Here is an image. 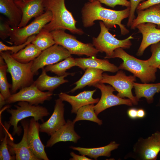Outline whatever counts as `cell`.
Listing matches in <instances>:
<instances>
[{
  "label": "cell",
  "mask_w": 160,
  "mask_h": 160,
  "mask_svg": "<svg viewBox=\"0 0 160 160\" xmlns=\"http://www.w3.org/2000/svg\"><path fill=\"white\" fill-rule=\"evenodd\" d=\"M130 7L121 10L108 9L103 7L98 0L85 3L81 10L82 23L85 28L91 27L95 24V20H100L109 30L116 25H119L121 34L123 35L128 33L129 31L121 21L128 17Z\"/></svg>",
  "instance_id": "cell-1"
},
{
  "label": "cell",
  "mask_w": 160,
  "mask_h": 160,
  "mask_svg": "<svg viewBox=\"0 0 160 160\" xmlns=\"http://www.w3.org/2000/svg\"><path fill=\"white\" fill-rule=\"evenodd\" d=\"M45 10L52 13L50 21L46 24L43 30L51 32L57 30H68L71 33L79 35L84 33L82 29L76 26V21L65 4V0H44Z\"/></svg>",
  "instance_id": "cell-2"
},
{
  "label": "cell",
  "mask_w": 160,
  "mask_h": 160,
  "mask_svg": "<svg viewBox=\"0 0 160 160\" xmlns=\"http://www.w3.org/2000/svg\"><path fill=\"white\" fill-rule=\"evenodd\" d=\"M116 57L123 60L122 63L118 67L119 69L129 71L134 76L139 78L142 82L148 83L156 80L157 68L150 66L145 60L139 59L129 55L121 48L115 49L106 59Z\"/></svg>",
  "instance_id": "cell-3"
},
{
  "label": "cell",
  "mask_w": 160,
  "mask_h": 160,
  "mask_svg": "<svg viewBox=\"0 0 160 160\" xmlns=\"http://www.w3.org/2000/svg\"><path fill=\"white\" fill-rule=\"evenodd\" d=\"M0 55L7 65V71L11 75L12 84L11 92L14 94L18 89L30 86L34 81L32 71L33 61L27 63H20L12 56L9 51L0 52Z\"/></svg>",
  "instance_id": "cell-4"
},
{
  "label": "cell",
  "mask_w": 160,
  "mask_h": 160,
  "mask_svg": "<svg viewBox=\"0 0 160 160\" xmlns=\"http://www.w3.org/2000/svg\"><path fill=\"white\" fill-rule=\"evenodd\" d=\"M14 106L16 109L9 108L7 109V112L11 115L8 122L13 127L12 135L13 136L15 134L20 135L22 129L18 124L21 120L32 117L37 121L40 120L43 122V118L50 115L45 107L39 105H32L25 101L18 102Z\"/></svg>",
  "instance_id": "cell-5"
},
{
  "label": "cell",
  "mask_w": 160,
  "mask_h": 160,
  "mask_svg": "<svg viewBox=\"0 0 160 160\" xmlns=\"http://www.w3.org/2000/svg\"><path fill=\"white\" fill-rule=\"evenodd\" d=\"M51 33L55 44L63 47L71 55L94 57L99 52L93 44L83 43L78 40L74 36L66 33L65 30H57Z\"/></svg>",
  "instance_id": "cell-6"
},
{
  "label": "cell",
  "mask_w": 160,
  "mask_h": 160,
  "mask_svg": "<svg viewBox=\"0 0 160 160\" xmlns=\"http://www.w3.org/2000/svg\"><path fill=\"white\" fill-rule=\"evenodd\" d=\"M100 31L97 37H93L92 44L94 47L101 52L106 54L105 59L110 56L117 48L129 49L132 45L130 40L134 37L132 35L123 40H120L109 31L102 21L99 22Z\"/></svg>",
  "instance_id": "cell-7"
},
{
  "label": "cell",
  "mask_w": 160,
  "mask_h": 160,
  "mask_svg": "<svg viewBox=\"0 0 160 160\" xmlns=\"http://www.w3.org/2000/svg\"><path fill=\"white\" fill-rule=\"evenodd\" d=\"M52 16L51 11L47 10L29 24L21 28L12 27L9 37L10 42L15 45L24 43L30 37L38 33L50 21Z\"/></svg>",
  "instance_id": "cell-8"
},
{
  "label": "cell",
  "mask_w": 160,
  "mask_h": 160,
  "mask_svg": "<svg viewBox=\"0 0 160 160\" xmlns=\"http://www.w3.org/2000/svg\"><path fill=\"white\" fill-rule=\"evenodd\" d=\"M136 80V77L134 75L127 76L123 71L119 70L115 75L103 73L102 78L99 82L109 84L118 92L117 96L122 98L127 97L133 104L137 105L138 101L132 92L134 83Z\"/></svg>",
  "instance_id": "cell-9"
},
{
  "label": "cell",
  "mask_w": 160,
  "mask_h": 160,
  "mask_svg": "<svg viewBox=\"0 0 160 160\" xmlns=\"http://www.w3.org/2000/svg\"><path fill=\"white\" fill-rule=\"evenodd\" d=\"M71 56V54L67 49L61 45L55 44L42 51L33 60L32 71L35 75H37L40 69L55 64Z\"/></svg>",
  "instance_id": "cell-10"
},
{
  "label": "cell",
  "mask_w": 160,
  "mask_h": 160,
  "mask_svg": "<svg viewBox=\"0 0 160 160\" xmlns=\"http://www.w3.org/2000/svg\"><path fill=\"white\" fill-rule=\"evenodd\" d=\"M53 92H43L39 90L33 83L29 86L20 89L17 92L11 94L6 100V103L10 104L24 101L32 105L42 104L45 101L51 100Z\"/></svg>",
  "instance_id": "cell-11"
},
{
  "label": "cell",
  "mask_w": 160,
  "mask_h": 160,
  "mask_svg": "<svg viewBox=\"0 0 160 160\" xmlns=\"http://www.w3.org/2000/svg\"><path fill=\"white\" fill-rule=\"evenodd\" d=\"M100 89L101 95L100 99L94 108L97 115L105 110L111 107L121 105L132 106L133 103L128 99H124L114 95L113 92L116 91L111 85H105L104 83L98 82L92 86Z\"/></svg>",
  "instance_id": "cell-12"
},
{
  "label": "cell",
  "mask_w": 160,
  "mask_h": 160,
  "mask_svg": "<svg viewBox=\"0 0 160 160\" xmlns=\"http://www.w3.org/2000/svg\"><path fill=\"white\" fill-rule=\"evenodd\" d=\"M20 122L23 130L21 141L15 143L12 136L9 133L7 139L8 148L10 154L15 157L16 160H40L30 150L27 143V136L29 125L27 119H24Z\"/></svg>",
  "instance_id": "cell-13"
},
{
  "label": "cell",
  "mask_w": 160,
  "mask_h": 160,
  "mask_svg": "<svg viewBox=\"0 0 160 160\" xmlns=\"http://www.w3.org/2000/svg\"><path fill=\"white\" fill-rule=\"evenodd\" d=\"M40 125L33 118L30 119L27 136L28 145L31 152L40 160H49L45 146L40 138Z\"/></svg>",
  "instance_id": "cell-14"
},
{
  "label": "cell",
  "mask_w": 160,
  "mask_h": 160,
  "mask_svg": "<svg viewBox=\"0 0 160 160\" xmlns=\"http://www.w3.org/2000/svg\"><path fill=\"white\" fill-rule=\"evenodd\" d=\"M44 0H15L22 12V19L18 27L25 26L32 18H36L44 12Z\"/></svg>",
  "instance_id": "cell-15"
},
{
  "label": "cell",
  "mask_w": 160,
  "mask_h": 160,
  "mask_svg": "<svg viewBox=\"0 0 160 160\" xmlns=\"http://www.w3.org/2000/svg\"><path fill=\"white\" fill-rule=\"evenodd\" d=\"M60 98L55 100L53 112L49 119L40 125V132L51 136L66 123L64 117V104Z\"/></svg>",
  "instance_id": "cell-16"
},
{
  "label": "cell",
  "mask_w": 160,
  "mask_h": 160,
  "mask_svg": "<svg viewBox=\"0 0 160 160\" xmlns=\"http://www.w3.org/2000/svg\"><path fill=\"white\" fill-rule=\"evenodd\" d=\"M154 24L146 23L140 24L136 28L142 35V39L136 55L142 56L149 46L160 41V29Z\"/></svg>",
  "instance_id": "cell-17"
},
{
  "label": "cell",
  "mask_w": 160,
  "mask_h": 160,
  "mask_svg": "<svg viewBox=\"0 0 160 160\" xmlns=\"http://www.w3.org/2000/svg\"><path fill=\"white\" fill-rule=\"evenodd\" d=\"M96 89L84 91L76 96L68 95L65 92H61L58 94L59 98L63 101L69 103L72 106L71 113H76L81 107L87 105L97 103L99 98H94L93 95Z\"/></svg>",
  "instance_id": "cell-18"
},
{
  "label": "cell",
  "mask_w": 160,
  "mask_h": 160,
  "mask_svg": "<svg viewBox=\"0 0 160 160\" xmlns=\"http://www.w3.org/2000/svg\"><path fill=\"white\" fill-rule=\"evenodd\" d=\"M74 123L68 119L66 123L59 129L51 136L47 142L46 146L51 147L56 143L68 141L76 143L81 137L74 130Z\"/></svg>",
  "instance_id": "cell-19"
},
{
  "label": "cell",
  "mask_w": 160,
  "mask_h": 160,
  "mask_svg": "<svg viewBox=\"0 0 160 160\" xmlns=\"http://www.w3.org/2000/svg\"><path fill=\"white\" fill-rule=\"evenodd\" d=\"M76 66L84 70L87 68H91L99 69L103 71L112 73L117 72L118 67L113 64L111 63L107 59H100L97 58L95 56L90 57L89 58H75Z\"/></svg>",
  "instance_id": "cell-20"
},
{
  "label": "cell",
  "mask_w": 160,
  "mask_h": 160,
  "mask_svg": "<svg viewBox=\"0 0 160 160\" xmlns=\"http://www.w3.org/2000/svg\"><path fill=\"white\" fill-rule=\"evenodd\" d=\"M46 72L44 68H42L41 74L33 83L42 91L47 90L53 92L60 85L68 82V80L65 79L64 78L70 74L60 76H51L48 75Z\"/></svg>",
  "instance_id": "cell-21"
},
{
  "label": "cell",
  "mask_w": 160,
  "mask_h": 160,
  "mask_svg": "<svg viewBox=\"0 0 160 160\" xmlns=\"http://www.w3.org/2000/svg\"><path fill=\"white\" fill-rule=\"evenodd\" d=\"M137 16L133 21L130 27L132 29H135L139 24L150 23L157 25V28H160V9L157 5L151 6L142 10H137Z\"/></svg>",
  "instance_id": "cell-22"
},
{
  "label": "cell",
  "mask_w": 160,
  "mask_h": 160,
  "mask_svg": "<svg viewBox=\"0 0 160 160\" xmlns=\"http://www.w3.org/2000/svg\"><path fill=\"white\" fill-rule=\"evenodd\" d=\"M0 12L8 18L7 21L12 27H17L22 17V12L15 0H0Z\"/></svg>",
  "instance_id": "cell-23"
},
{
  "label": "cell",
  "mask_w": 160,
  "mask_h": 160,
  "mask_svg": "<svg viewBox=\"0 0 160 160\" xmlns=\"http://www.w3.org/2000/svg\"><path fill=\"white\" fill-rule=\"evenodd\" d=\"M119 146V144L113 141L106 146L98 148H87L73 146L70 147L78 151L81 155L87 156L96 160L100 156H110L111 151L117 149Z\"/></svg>",
  "instance_id": "cell-24"
},
{
  "label": "cell",
  "mask_w": 160,
  "mask_h": 160,
  "mask_svg": "<svg viewBox=\"0 0 160 160\" xmlns=\"http://www.w3.org/2000/svg\"><path fill=\"white\" fill-rule=\"evenodd\" d=\"M103 72V70L99 69L91 68H87L82 77L74 83L76 86L70 92L73 93L87 86H92L95 84L99 82L102 78Z\"/></svg>",
  "instance_id": "cell-25"
},
{
  "label": "cell",
  "mask_w": 160,
  "mask_h": 160,
  "mask_svg": "<svg viewBox=\"0 0 160 160\" xmlns=\"http://www.w3.org/2000/svg\"><path fill=\"white\" fill-rule=\"evenodd\" d=\"M135 97L138 101L141 97L146 98L149 103L153 102V97L157 93L160 92V83L156 84L134 83Z\"/></svg>",
  "instance_id": "cell-26"
},
{
  "label": "cell",
  "mask_w": 160,
  "mask_h": 160,
  "mask_svg": "<svg viewBox=\"0 0 160 160\" xmlns=\"http://www.w3.org/2000/svg\"><path fill=\"white\" fill-rule=\"evenodd\" d=\"M160 152V141L155 132L145 140L142 147L141 155L144 159L155 160Z\"/></svg>",
  "instance_id": "cell-27"
},
{
  "label": "cell",
  "mask_w": 160,
  "mask_h": 160,
  "mask_svg": "<svg viewBox=\"0 0 160 160\" xmlns=\"http://www.w3.org/2000/svg\"><path fill=\"white\" fill-rule=\"evenodd\" d=\"M41 52L37 47L31 43L18 52L11 54L12 57L17 61L27 63L34 60Z\"/></svg>",
  "instance_id": "cell-28"
},
{
  "label": "cell",
  "mask_w": 160,
  "mask_h": 160,
  "mask_svg": "<svg viewBox=\"0 0 160 160\" xmlns=\"http://www.w3.org/2000/svg\"><path fill=\"white\" fill-rule=\"evenodd\" d=\"M74 66H76L75 58L71 56L59 63L47 66L45 69L46 72L50 71L59 76L68 74L72 75L73 73L66 71Z\"/></svg>",
  "instance_id": "cell-29"
},
{
  "label": "cell",
  "mask_w": 160,
  "mask_h": 160,
  "mask_svg": "<svg viewBox=\"0 0 160 160\" xmlns=\"http://www.w3.org/2000/svg\"><path fill=\"white\" fill-rule=\"evenodd\" d=\"M94 104H89L79 108L77 111L76 116L73 122L81 120H87L93 121L100 125L102 124V121L97 117L94 108Z\"/></svg>",
  "instance_id": "cell-30"
},
{
  "label": "cell",
  "mask_w": 160,
  "mask_h": 160,
  "mask_svg": "<svg viewBox=\"0 0 160 160\" xmlns=\"http://www.w3.org/2000/svg\"><path fill=\"white\" fill-rule=\"evenodd\" d=\"M42 51L55 44L51 33L42 29L31 42Z\"/></svg>",
  "instance_id": "cell-31"
},
{
  "label": "cell",
  "mask_w": 160,
  "mask_h": 160,
  "mask_svg": "<svg viewBox=\"0 0 160 160\" xmlns=\"http://www.w3.org/2000/svg\"><path fill=\"white\" fill-rule=\"evenodd\" d=\"M7 66L3 57L0 56V91L6 100L11 95L9 89L12 85L9 83L7 77Z\"/></svg>",
  "instance_id": "cell-32"
},
{
  "label": "cell",
  "mask_w": 160,
  "mask_h": 160,
  "mask_svg": "<svg viewBox=\"0 0 160 160\" xmlns=\"http://www.w3.org/2000/svg\"><path fill=\"white\" fill-rule=\"evenodd\" d=\"M4 129V137L1 140L0 146V160H13L16 159L15 157L10 153L8 147L7 139L9 134V129L11 126L8 122H5Z\"/></svg>",
  "instance_id": "cell-33"
},
{
  "label": "cell",
  "mask_w": 160,
  "mask_h": 160,
  "mask_svg": "<svg viewBox=\"0 0 160 160\" xmlns=\"http://www.w3.org/2000/svg\"><path fill=\"white\" fill-rule=\"evenodd\" d=\"M151 57L145 61L150 66L158 68L160 65V41L151 45Z\"/></svg>",
  "instance_id": "cell-34"
},
{
  "label": "cell",
  "mask_w": 160,
  "mask_h": 160,
  "mask_svg": "<svg viewBox=\"0 0 160 160\" xmlns=\"http://www.w3.org/2000/svg\"><path fill=\"white\" fill-rule=\"evenodd\" d=\"M36 35L30 37L27 41L22 44L12 46H8L0 41V52L4 51H10L11 54L16 53L24 48L27 45L31 43L35 37Z\"/></svg>",
  "instance_id": "cell-35"
},
{
  "label": "cell",
  "mask_w": 160,
  "mask_h": 160,
  "mask_svg": "<svg viewBox=\"0 0 160 160\" xmlns=\"http://www.w3.org/2000/svg\"><path fill=\"white\" fill-rule=\"evenodd\" d=\"M145 0H130V12L127 24L128 27H130L134 19L135 18V12L140 3Z\"/></svg>",
  "instance_id": "cell-36"
},
{
  "label": "cell",
  "mask_w": 160,
  "mask_h": 160,
  "mask_svg": "<svg viewBox=\"0 0 160 160\" xmlns=\"http://www.w3.org/2000/svg\"><path fill=\"white\" fill-rule=\"evenodd\" d=\"M101 3L112 8L117 5H121L127 7H130V3L127 0H98Z\"/></svg>",
  "instance_id": "cell-37"
},
{
  "label": "cell",
  "mask_w": 160,
  "mask_h": 160,
  "mask_svg": "<svg viewBox=\"0 0 160 160\" xmlns=\"http://www.w3.org/2000/svg\"><path fill=\"white\" fill-rule=\"evenodd\" d=\"M12 27L7 21L1 23L0 25V37L2 40H5L9 37L11 34Z\"/></svg>",
  "instance_id": "cell-38"
},
{
  "label": "cell",
  "mask_w": 160,
  "mask_h": 160,
  "mask_svg": "<svg viewBox=\"0 0 160 160\" xmlns=\"http://www.w3.org/2000/svg\"><path fill=\"white\" fill-rule=\"evenodd\" d=\"M159 4H160V0H147L140 3L136 10H144L151 6Z\"/></svg>",
  "instance_id": "cell-39"
},
{
  "label": "cell",
  "mask_w": 160,
  "mask_h": 160,
  "mask_svg": "<svg viewBox=\"0 0 160 160\" xmlns=\"http://www.w3.org/2000/svg\"><path fill=\"white\" fill-rule=\"evenodd\" d=\"M70 155L72 157L70 159V160H91L92 159L88 158L84 155H79L72 152L70 153Z\"/></svg>",
  "instance_id": "cell-40"
},
{
  "label": "cell",
  "mask_w": 160,
  "mask_h": 160,
  "mask_svg": "<svg viewBox=\"0 0 160 160\" xmlns=\"http://www.w3.org/2000/svg\"><path fill=\"white\" fill-rule=\"evenodd\" d=\"M137 110L135 108H131L129 109L127 111V114L132 119H135L137 118Z\"/></svg>",
  "instance_id": "cell-41"
},
{
  "label": "cell",
  "mask_w": 160,
  "mask_h": 160,
  "mask_svg": "<svg viewBox=\"0 0 160 160\" xmlns=\"http://www.w3.org/2000/svg\"><path fill=\"white\" fill-rule=\"evenodd\" d=\"M145 111L142 109H139L137 111V118H142L145 116Z\"/></svg>",
  "instance_id": "cell-42"
},
{
  "label": "cell",
  "mask_w": 160,
  "mask_h": 160,
  "mask_svg": "<svg viewBox=\"0 0 160 160\" xmlns=\"http://www.w3.org/2000/svg\"><path fill=\"white\" fill-rule=\"evenodd\" d=\"M6 103V99L0 93V109H1L3 106Z\"/></svg>",
  "instance_id": "cell-43"
},
{
  "label": "cell",
  "mask_w": 160,
  "mask_h": 160,
  "mask_svg": "<svg viewBox=\"0 0 160 160\" xmlns=\"http://www.w3.org/2000/svg\"><path fill=\"white\" fill-rule=\"evenodd\" d=\"M156 133L158 140L160 141V132H157Z\"/></svg>",
  "instance_id": "cell-44"
},
{
  "label": "cell",
  "mask_w": 160,
  "mask_h": 160,
  "mask_svg": "<svg viewBox=\"0 0 160 160\" xmlns=\"http://www.w3.org/2000/svg\"><path fill=\"white\" fill-rule=\"evenodd\" d=\"M89 0V2H92L96 0Z\"/></svg>",
  "instance_id": "cell-45"
},
{
  "label": "cell",
  "mask_w": 160,
  "mask_h": 160,
  "mask_svg": "<svg viewBox=\"0 0 160 160\" xmlns=\"http://www.w3.org/2000/svg\"><path fill=\"white\" fill-rule=\"evenodd\" d=\"M157 5L159 7L160 9V4H157Z\"/></svg>",
  "instance_id": "cell-46"
},
{
  "label": "cell",
  "mask_w": 160,
  "mask_h": 160,
  "mask_svg": "<svg viewBox=\"0 0 160 160\" xmlns=\"http://www.w3.org/2000/svg\"><path fill=\"white\" fill-rule=\"evenodd\" d=\"M158 68H159L160 70V65L158 67Z\"/></svg>",
  "instance_id": "cell-47"
},
{
  "label": "cell",
  "mask_w": 160,
  "mask_h": 160,
  "mask_svg": "<svg viewBox=\"0 0 160 160\" xmlns=\"http://www.w3.org/2000/svg\"><path fill=\"white\" fill-rule=\"evenodd\" d=\"M160 155V152H159Z\"/></svg>",
  "instance_id": "cell-48"
}]
</instances>
